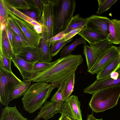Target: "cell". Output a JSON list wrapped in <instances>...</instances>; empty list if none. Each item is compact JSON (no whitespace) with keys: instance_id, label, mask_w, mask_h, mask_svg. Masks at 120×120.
I'll use <instances>...</instances> for the list:
<instances>
[{"instance_id":"cell-1","label":"cell","mask_w":120,"mask_h":120,"mask_svg":"<svg viewBox=\"0 0 120 120\" xmlns=\"http://www.w3.org/2000/svg\"><path fill=\"white\" fill-rule=\"evenodd\" d=\"M83 58L81 55H73L60 58L46 70L33 75L24 81L43 82L53 84L57 88L64 82L81 64Z\"/></svg>"},{"instance_id":"cell-2","label":"cell","mask_w":120,"mask_h":120,"mask_svg":"<svg viewBox=\"0 0 120 120\" xmlns=\"http://www.w3.org/2000/svg\"><path fill=\"white\" fill-rule=\"evenodd\" d=\"M56 88L55 85L51 83L43 82L33 83L22 99L23 108L30 113L41 108Z\"/></svg>"},{"instance_id":"cell-3","label":"cell","mask_w":120,"mask_h":120,"mask_svg":"<svg viewBox=\"0 0 120 120\" xmlns=\"http://www.w3.org/2000/svg\"><path fill=\"white\" fill-rule=\"evenodd\" d=\"M52 1L54 36L67 28L73 17L76 3L75 0H54Z\"/></svg>"},{"instance_id":"cell-4","label":"cell","mask_w":120,"mask_h":120,"mask_svg":"<svg viewBox=\"0 0 120 120\" xmlns=\"http://www.w3.org/2000/svg\"><path fill=\"white\" fill-rule=\"evenodd\" d=\"M120 97V86L103 89L93 94L89 104L93 111L101 112L113 107Z\"/></svg>"},{"instance_id":"cell-5","label":"cell","mask_w":120,"mask_h":120,"mask_svg":"<svg viewBox=\"0 0 120 120\" xmlns=\"http://www.w3.org/2000/svg\"><path fill=\"white\" fill-rule=\"evenodd\" d=\"M22 82L12 71L7 70L0 64V101L2 104L8 106L10 94L14 88Z\"/></svg>"},{"instance_id":"cell-6","label":"cell","mask_w":120,"mask_h":120,"mask_svg":"<svg viewBox=\"0 0 120 120\" xmlns=\"http://www.w3.org/2000/svg\"><path fill=\"white\" fill-rule=\"evenodd\" d=\"M44 6L41 24L43 26L44 35H42L47 40L54 36V14L52 0L46 1Z\"/></svg>"},{"instance_id":"cell-7","label":"cell","mask_w":120,"mask_h":120,"mask_svg":"<svg viewBox=\"0 0 120 120\" xmlns=\"http://www.w3.org/2000/svg\"><path fill=\"white\" fill-rule=\"evenodd\" d=\"M118 47L111 45L98 57L94 65L88 72L92 74H97L116 59L118 56Z\"/></svg>"},{"instance_id":"cell-8","label":"cell","mask_w":120,"mask_h":120,"mask_svg":"<svg viewBox=\"0 0 120 120\" xmlns=\"http://www.w3.org/2000/svg\"><path fill=\"white\" fill-rule=\"evenodd\" d=\"M63 103L61 108V114L73 120H82L80 109V103L78 97L72 95L69 96Z\"/></svg>"},{"instance_id":"cell-9","label":"cell","mask_w":120,"mask_h":120,"mask_svg":"<svg viewBox=\"0 0 120 120\" xmlns=\"http://www.w3.org/2000/svg\"><path fill=\"white\" fill-rule=\"evenodd\" d=\"M85 19V27L103 35L106 38L109 33V23L110 19L106 17L94 15Z\"/></svg>"},{"instance_id":"cell-10","label":"cell","mask_w":120,"mask_h":120,"mask_svg":"<svg viewBox=\"0 0 120 120\" xmlns=\"http://www.w3.org/2000/svg\"><path fill=\"white\" fill-rule=\"evenodd\" d=\"M117 71L119 74L117 79L115 80L109 76L105 79H97L91 84L84 88L83 92L85 93L93 94L104 89L117 86H120V70Z\"/></svg>"},{"instance_id":"cell-11","label":"cell","mask_w":120,"mask_h":120,"mask_svg":"<svg viewBox=\"0 0 120 120\" xmlns=\"http://www.w3.org/2000/svg\"><path fill=\"white\" fill-rule=\"evenodd\" d=\"M64 101L57 102L46 101L41 108L38 116L33 120H39L41 118L45 120L52 118L58 113H61V108Z\"/></svg>"},{"instance_id":"cell-12","label":"cell","mask_w":120,"mask_h":120,"mask_svg":"<svg viewBox=\"0 0 120 120\" xmlns=\"http://www.w3.org/2000/svg\"><path fill=\"white\" fill-rule=\"evenodd\" d=\"M12 62L19 71L23 81L28 80L33 76L34 63L28 62L19 56L15 55L12 58Z\"/></svg>"},{"instance_id":"cell-13","label":"cell","mask_w":120,"mask_h":120,"mask_svg":"<svg viewBox=\"0 0 120 120\" xmlns=\"http://www.w3.org/2000/svg\"><path fill=\"white\" fill-rule=\"evenodd\" d=\"M107 40L111 44H120V20L116 19L111 20Z\"/></svg>"},{"instance_id":"cell-14","label":"cell","mask_w":120,"mask_h":120,"mask_svg":"<svg viewBox=\"0 0 120 120\" xmlns=\"http://www.w3.org/2000/svg\"><path fill=\"white\" fill-rule=\"evenodd\" d=\"M78 34L91 45L107 40L103 35L92 30L86 27Z\"/></svg>"},{"instance_id":"cell-15","label":"cell","mask_w":120,"mask_h":120,"mask_svg":"<svg viewBox=\"0 0 120 120\" xmlns=\"http://www.w3.org/2000/svg\"><path fill=\"white\" fill-rule=\"evenodd\" d=\"M42 36L39 45L37 47L39 60L45 62H51L52 60L50 49L51 43Z\"/></svg>"},{"instance_id":"cell-16","label":"cell","mask_w":120,"mask_h":120,"mask_svg":"<svg viewBox=\"0 0 120 120\" xmlns=\"http://www.w3.org/2000/svg\"><path fill=\"white\" fill-rule=\"evenodd\" d=\"M23 117L16 106L13 107L6 106L2 110L0 120H27Z\"/></svg>"},{"instance_id":"cell-17","label":"cell","mask_w":120,"mask_h":120,"mask_svg":"<svg viewBox=\"0 0 120 120\" xmlns=\"http://www.w3.org/2000/svg\"><path fill=\"white\" fill-rule=\"evenodd\" d=\"M0 49L8 57L11 59L15 55L10 45L6 29L2 32L0 31Z\"/></svg>"},{"instance_id":"cell-18","label":"cell","mask_w":120,"mask_h":120,"mask_svg":"<svg viewBox=\"0 0 120 120\" xmlns=\"http://www.w3.org/2000/svg\"><path fill=\"white\" fill-rule=\"evenodd\" d=\"M17 55L31 63H34L39 60L37 47L28 46L22 50Z\"/></svg>"},{"instance_id":"cell-19","label":"cell","mask_w":120,"mask_h":120,"mask_svg":"<svg viewBox=\"0 0 120 120\" xmlns=\"http://www.w3.org/2000/svg\"><path fill=\"white\" fill-rule=\"evenodd\" d=\"M120 62L118 56L113 61L104 67L97 74V79H101L110 76L111 73L116 70Z\"/></svg>"},{"instance_id":"cell-20","label":"cell","mask_w":120,"mask_h":120,"mask_svg":"<svg viewBox=\"0 0 120 120\" xmlns=\"http://www.w3.org/2000/svg\"><path fill=\"white\" fill-rule=\"evenodd\" d=\"M31 82L23 81L17 85L14 88L10 95L9 101L23 96L30 86Z\"/></svg>"},{"instance_id":"cell-21","label":"cell","mask_w":120,"mask_h":120,"mask_svg":"<svg viewBox=\"0 0 120 120\" xmlns=\"http://www.w3.org/2000/svg\"><path fill=\"white\" fill-rule=\"evenodd\" d=\"M86 45V41L82 37L76 39L71 44L65 46L60 50V58H63L70 55L72 51L79 44Z\"/></svg>"},{"instance_id":"cell-22","label":"cell","mask_w":120,"mask_h":120,"mask_svg":"<svg viewBox=\"0 0 120 120\" xmlns=\"http://www.w3.org/2000/svg\"><path fill=\"white\" fill-rule=\"evenodd\" d=\"M4 2L5 6L8 10L24 21L27 22L33 26L36 25L40 23L36 20L30 17L23 13L11 6L6 2V1L4 0Z\"/></svg>"},{"instance_id":"cell-23","label":"cell","mask_w":120,"mask_h":120,"mask_svg":"<svg viewBox=\"0 0 120 120\" xmlns=\"http://www.w3.org/2000/svg\"><path fill=\"white\" fill-rule=\"evenodd\" d=\"M86 23V20L80 16L79 14L73 17L67 27L65 31L66 34L72 30L82 27H85Z\"/></svg>"},{"instance_id":"cell-24","label":"cell","mask_w":120,"mask_h":120,"mask_svg":"<svg viewBox=\"0 0 120 120\" xmlns=\"http://www.w3.org/2000/svg\"><path fill=\"white\" fill-rule=\"evenodd\" d=\"M83 53L86 59L88 71L94 65L97 58L93 49L90 46L84 45Z\"/></svg>"},{"instance_id":"cell-25","label":"cell","mask_w":120,"mask_h":120,"mask_svg":"<svg viewBox=\"0 0 120 120\" xmlns=\"http://www.w3.org/2000/svg\"><path fill=\"white\" fill-rule=\"evenodd\" d=\"M11 31L13 37L14 51L15 55H18L22 50L29 46L20 36L16 34L12 30Z\"/></svg>"},{"instance_id":"cell-26","label":"cell","mask_w":120,"mask_h":120,"mask_svg":"<svg viewBox=\"0 0 120 120\" xmlns=\"http://www.w3.org/2000/svg\"><path fill=\"white\" fill-rule=\"evenodd\" d=\"M75 73L74 72L72 73L64 81V101L70 96L74 91L75 82Z\"/></svg>"},{"instance_id":"cell-27","label":"cell","mask_w":120,"mask_h":120,"mask_svg":"<svg viewBox=\"0 0 120 120\" xmlns=\"http://www.w3.org/2000/svg\"><path fill=\"white\" fill-rule=\"evenodd\" d=\"M117 0H98V8L96 14H100L109 9Z\"/></svg>"},{"instance_id":"cell-28","label":"cell","mask_w":120,"mask_h":120,"mask_svg":"<svg viewBox=\"0 0 120 120\" xmlns=\"http://www.w3.org/2000/svg\"><path fill=\"white\" fill-rule=\"evenodd\" d=\"M73 38L67 41H63L60 39L52 43L51 49L52 56L53 57L56 55L65 45L72 40Z\"/></svg>"},{"instance_id":"cell-29","label":"cell","mask_w":120,"mask_h":120,"mask_svg":"<svg viewBox=\"0 0 120 120\" xmlns=\"http://www.w3.org/2000/svg\"><path fill=\"white\" fill-rule=\"evenodd\" d=\"M55 61L49 63L38 60L34 63L33 67V75L42 72L54 63Z\"/></svg>"},{"instance_id":"cell-30","label":"cell","mask_w":120,"mask_h":120,"mask_svg":"<svg viewBox=\"0 0 120 120\" xmlns=\"http://www.w3.org/2000/svg\"><path fill=\"white\" fill-rule=\"evenodd\" d=\"M65 85L64 82L60 85L57 90L52 96L50 101L57 102L64 101V93Z\"/></svg>"},{"instance_id":"cell-31","label":"cell","mask_w":120,"mask_h":120,"mask_svg":"<svg viewBox=\"0 0 120 120\" xmlns=\"http://www.w3.org/2000/svg\"><path fill=\"white\" fill-rule=\"evenodd\" d=\"M12 59L8 57L0 49V64L7 70L11 71Z\"/></svg>"},{"instance_id":"cell-32","label":"cell","mask_w":120,"mask_h":120,"mask_svg":"<svg viewBox=\"0 0 120 120\" xmlns=\"http://www.w3.org/2000/svg\"><path fill=\"white\" fill-rule=\"evenodd\" d=\"M7 21L11 30L16 34L20 36L24 41L29 46L24 35L22 34L19 28L12 19L10 17H8L7 19Z\"/></svg>"},{"instance_id":"cell-33","label":"cell","mask_w":120,"mask_h":120,"mask_svg":"<svg viewBox=\"0 0 120 120\" xmlns=\"http://www.w3.org/2000/svg\"><path fill=\"white\" fill-rule=\"evenodd\" d=\"M85 27H82L75 29L70 31L68 33L65 34L64 37L61 40L63 41H67L70 39L81 31Z\"/></svg>"},{"instance_id":"cell-34","label":"cell","mask_w":120,"mask_h":120,"mask_svg":"<svg viewBox=\"0 0 120 120\" xmlns=\"http://www.w3.org/2000/svg\"><path fill=\"white\" fill-rule=\"evenodd\" d=\"M13 2L16 4L15 6L13 7L15 8L16 7L18 9H27L30 8L28 6L25 0H13Z\"/></svg>"},{"instance_id":"cell-35","label":"cell","mask_w":120,"mask_h":120,"mask_svg":"<svg viewBox=\"0 0 120 120\" xmlns=\"http://www.w3.org/2000/svg\"><path fill=\"white\" fill-rule=\"evenodd\" d=\"M65 30L58 33L52 38L47 40L48 42L52 43L62 39L64 37L65 34Z\"/></svg>"},{"instance_id":"cell-36","label":"cell","mask_w":120,"mask_h":120,"mask_svg":"<svg viewBox=\"0 0 120 120\" xmlns=\"http://www.w3.org/2000/svg\"><path fill=\"white\" fill-rule=\"evenodd\" d=\"M8 37L11 47L13 50V37L11 29L7 22V25L6 29Z\"/></svg>"},{"instance_id":"cell-37","label":"cell","mask_w":120,"mask_h":120,"mask_svg":"<svg viewBox=\"0 0 120 120\" xmlns=\"http://www.w3.org/2000/svg\"><path fill=\"white\" fill-rule=\"evenodd\" d=\"M8 10L5 4L3 8L0 11V16L4 17L7 19L8 17Z\"/></svg>"},{"instance_id":"cell-38","label":"cell","mask_w":120,"mask_h":120,"mask_svg":"<svg viewBox=\"0 0 120 120\" xmlns=\"http://www.w3.org/2000/svg\"><path fill=\"white\" fill-rule=\"evenodd\" d=\"M33 27L34 30L37 33L39 34L42 33L43 26L41 23L34 25Z\"/></svg>"},{"instance_id":"cell-39","label":"cell","mask_w":120,"mask_h":120,"mask_svg":"<svg viewBox=\"0 0 120 120\" xmlns=\"http://www.w3.org/2000/svg\"><path fill=\"white\" fill-rule=\"evenodd\" d=\"M23 13L30 18L33 19L37 21V17L35 12L33 11H25Z\"/></svg>"},{"instance_id":"cell-40","label":"cell","mask_w":120,"mask_h":120,"mask_svg":"<svg viewBox=\"0 0 120 120\" xmlns=\"http://www.w3.org/2000/svg\"><path fill=\"white\" fill-rule=\"evenodd\" d=\"M119 75V73L117 71H113L111 73L110 77L113 79L116 80L117 79Z\"/></svg>"},{"instance_id":"cell-41","label":"cell","mask_w":120,"mask_h":120,"mask_svg":"<svg viewBox=\"0 0 120 120\" xmlns=\"http://www.w3.org/2000/svg\"><path fill=\"white\" fill-rule=\"evenodd\" d=\"M7 25V21L3 23H0V31L2 32L6 29Z\"/></svg>"},{"instance_id":"cell-42","label":"cell","mask_w":120,"mask_h":120,"mask_svg":"<svg viewBox=\"0 0 120 120\" xmlns=\"http://www.w3.org/2000/svg\"><path fill=\"white\" fill-rule=\"evenodd\" d=\"M58 120H73L67 116L61 114L60 117Z\"/></svg>"},{"instance_id":"cell-43","label":"cell","mask_w":120,"mask_h":120,"mask_svg":"<svg viewBox=\"0 0 120 120\" xmlns=\"http://www.w3.org/2000/svg\"><path fill=\"white\" fill-rule=\"evenodd\" d=\"M95 118L92 113L91 114L88 115L86 120H94Z\"/></svg>"},{"instance_id":"cell-44","label":"cell","mask_w":120,"mask_h":120,"mask_svg":"<svg viewBox=\"0 0 120 120\" xmlns=\"http://www.w3.org/2000/svg\"><path fill=\"white\" fill-rule=\"evenodd\" d=\"M118 49L119 51L118 56L119 58L120 62L117 67L116 69V71L119 70V69L120 68V45L118 47Z\"/></svg>"},{"instance_id":"cell-45","label":"cell","mask_w":120,"mask_h":120,"mask_svg":"<svg viewBox=\"0 0 120 120\" xmlns=\"http://www.w3.org/2000/svg\"><path fill=\"white\" fill-rule=\"evenodd\" d=\"M35 2L39 6H41V4L40 3V2H39L40 0H34Z\"/></svg>"},{"instance_id":"cell-46","label":"cell","mask_w":120,"mask_h":120,"mask_svg":"<svg viewBox=\"0 0 120 120\" xmlns=\"http://www.w3.org/2000/svg\"><path fill=\"white\" fill-rule=\"evenodd\" d=\"M94 120H102V119H96L95 118Z\"/></svg>"},{"instance_id":"cell-47","label":"cell","mask_w":120,"mask_h":120,"mask_svg":"<svg viewBox=\"0 0 120 120\" xmlns=\"http://www.w3.org/2000/svg\"><path fill=\"white\" fill-rule=\"evenodd\" d=\"M73 120H79L76 119H74Z\"/></svg>"},{"instance_id":"cell-48","label":"cell","mask_w":120,"mask_h":120,"mask_svg":"<svg viewBox=\"0 0 120 120\" xmlns=\"http://www.w3.org/2000/svg\"></svg>"},{"instance_id":"cell-49","label":"cell","mask_w":120,"mask_h":120,"mask_svg":"<svg viewBox=\"0 0 120 120\" xmlns=\"http://www.w3.org/2000/svg\"></svg>"}]
</instances>
